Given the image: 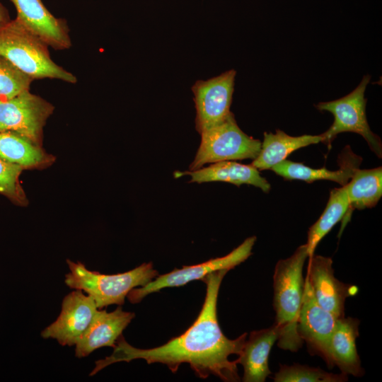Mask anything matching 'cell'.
Instances as JSON below:
<instances>
[{
    "label": "cell",
    "instance_id": "1",
    "mask_svg": "<svg viewBox=\"0 0 382 382\" xmlns=\"http://www.w3.org/2000/svg\"><path fill=\"white\" fill-rule=\"evenodd\" d=\"M227 272L215 271L202 279L207 286L203 306L196 320L182 335L163 345L145 349L132 347L121 335L112 354L97 361L90 376L116 362L141 359L148 364H166L173 373L177 371L180 365L187 363L201 378L212 374L224 381H239L236 360L230 361L228 357L240 354L247 334L230 340L222 332L217 320L219 287Z\"/></svg>",
    "mask_w": 382,
    "mask_h": 382
},
{
    "label": "cell",
    "instance_id": "2",
    "mask_svg": "<svg viewBox=\"0 0 382 382\" xmlns=\"http://www.w3.org/2000/svg\"><path fill=\"white\" fill-rule=\"evenodd\" d=\"M308 257L306 244L300 245L289 257L277 262L273 275L277 345L291 352L298 351L303 344L297 323L304 286L303 267Z\"/></svg>",
    "mask_w": 382,
    "mask_h": 382
},
{
    "label": "cell",
    "instance_id": "3",
    "mask_svg": "<svg viewBox=\"0 0 382 382\" xmlns=\"http://www.w3.org/2000/svg\"><path fill=\"white\" fill-rule=\"evenodd\" d=\"M48 45L16 18L0 26V55L35 79H52L76 83V77L56 64Z\"/></svg>",
    "mask_w": 382,
    "mask_h": 382
},
{
    "label": "cell",
    "instance_id": "4",
    "mask_svg": "<svg viewBox=\"0 0 382 382\" xmlns=\"http://www.w3.org/2000/svg\"><path fill=\"white\" fill-rule=\"evenodd\" d=\"M66 262L69 272L65 275V284L91 296L98 308L112 304L122 306L131 290L146 285L158 275L151 262L115 274L89 270L80 262L67 260Z\"/></svg>",
    "mask_w": 382,
    "mask_h": 382
},
{
    "label": "cell",
    "instance_id": "5",
    "mask_svg": "<svg viewBox=\"0 0 382 382\" xmlns=\"http://www.w3.org/2000/svg\"><path fill=\"white\" fill-rule=\"evenodd\" d=\"M201 141L190 170L207 163L219 161L255 159L262 142L243 132L231 112L218 125L200 133Z\"/></svg>",
    "mask_w": 382,
    "mask_h": 382
},
{
    "label": "cell",
    "instance_id": "6",
    "mask_svg": "<svg viewBox=\"0 0 382 382\" xmlns=\"http://www.w3.org/2000/svg\"><path fill=\"white\" fill-rule=\"evenodd\" d=\"M370 76H364L358 86L347 96L337 100L319 103L316 105L320 111H328L333 115L334 121L330 128L321 134V142L331 146L337 135L345 132L360 134L366 141L371 151L378 157L382 156L381 141L370 129L366 115V88Z\"/></svg>",
    "mask_w": 382,
    "mask_h": 382
},
{
    "label": "cell",
    "instance_id": "7",
    "mask_svg": "<svg viewBox=\"0 0 382 382\" xmlns=\"http://www.w3.org/2000/svg\"><path fill=\"white\" fill-rule=\"evenodd\" d=\"M54 110L52 103L30 90L0 99V132L17 134L42 146L44 127Z\"/></svg>",
    "mask_w": 382,
    "mask_h": 382
},
{
    "label": "cell",
    "instance_id": "8",
    "mask_svg": "<svg viewBox=\"0 0 382 382\" xmlns=\"http://www.w3.org/2000/svg\"><path fill=\"white\" fill-rule=\"evenodd\" d=\"M256 237L247 238L240 245L225 256L212 258L200 264L183 266L181 269L158 275L144 286L133 289L127 297L132 303L140 302L146 296L167 287L180 286L194 280H202L209 273L234 268L252 254Z\"/></svg>",
    "mask_w": 382,
    "mask_h": 382
},
{
    "label": "cell",
    "instance_id": "9",
    "mask_svg": "<svg viewBox=\"0 0 382 382\" xmlns=\"http://www.w3.org/2000/svg\"><path fill=\"white\" fill-rule=\"evenodd\" d=\"M236 71L233 69L192 86L196 109L195 127L200 134L224 120L231 113Z\"/></svg>",
    "mask_w": 382,
    "mask_h": 382
},
{
    "label": "cell",
    "instance_id": "10",
    "mask_svg": "<svg viewBox=\"0 0 382 382\" xmlns=\"http://www.w3.org/2000/svg\"><path fill=\"white\" fill-rule=\"evenodd\" d=\"M98 309L91 296L76 289L64 298L59 316L41 335L54 339L62 346L75 345Z\"/></svg>",
    "mask_w": 382,
    "mask_h": 382
},
{
    "label": "cell",
    "instance_id": "11",
    "mask_svg": "<svg viewBox=\"0 0 382 382\" xmlns=\"http://www.w3.org/2000/svg\"><path fill=\"white\" fill-rule=\"evenodd\" d=\"M317 302L307 277L304 280L297 332L309 350L328 361L329 342L337 320Z\"/></svg>",
    "mask_w": 382,
    "mask_h": 382
},
{
    "label": "cell",
    "instance_id": "12",
    "mask_svg": "<svg viewBox=\"0 0 382 382\" xmlns=\"http://www.w3.org/2000/svg\"><path fill=\"white\" fill-rule=\"evenodd\" d=\"M306 277L319 305L337 318L344 317L345 300L357 294L358 288L335 277L332 259L313 254L309 257Z\"/></svg>",
    "mask_w": 382,
    "mask_h": 382
},
{
    "label": "cell",
    "instance_id": "13",
    "mask_svg": "<svg viewBox=\"0 0 382 382\" xmlns=\"http://www.w3.org/2000/svg\"><path fill=\"white\" fill-rule=\"evenodd\" d=\"M17 11L16 19L27 29L55 50L71 47L66 21L54 17L41 0H11Z\"/></svg>",
    "mask_w": 382,
    "mask_h": 382
},
{
    "label": "cell",
    "instance_id": "14",
    "mask_svg": "<svg viewBox=\"0 0 382 382\" xmlns=\"http://www.w3.org/2000/svg\"><path fill=\"white\" fill-rule=\"evenodd\" d=\"M132 312L124 311L118 306L112 312L97 310L91 323L77 341L75 354L84 357L103 347H112L123 330L134 318Z\"/></svg>",
    "mask_w": 382,
    "mask_h": 382
},
{
    "label": "cell",
    "instance_id": "15",
    "mask_svg": "<svg viewBox=\"0 0 382 382\" xmlns=\"http://www.w3.org/2000/svg\"><path fill=\"white\" fill-rule=\"evenodd\" d=\"M359 321L354 318H338L331 335L327 364L337 366L344 374L361 376L364 370L357 353L356 340L359 336Z\"/></svg>",
    "mask_w": 382,
    "mask_h": 382
},
{
    "label": "cell",
    "instance_id": "16",
    "mask_svg": "<svg viewBox=\"0 0 382 382\" xmlns=\"http://www.w3.org/2000/svg\"><path fill=\"white\" fill-rule=\"evenodd\" d=\"M183 175L190 176V183L225 182L236 186L243 184L253 185L265 192L270 190V184L261 176L256 168L251 164L244 165L232 161L211 163L207 167L194 170L174 173L176 178Z\"/></svg>",
    "mask_w": 382,
    "mask_h": 382
},
{
    "label": "cell",
    "instance_id": "17",
    "mask_svg": "<svg viewBox=\"0 0 382 382\" xmlns=\"http://www.w3.org/2000/svg\"><path fill=\"white\" fill-rule=\"evenodd\" d=\"M279 332L274 323L269 328L254 330L245 340L242 350L236 359L244 369L243 381L264 382L271 374L268 358L271 349L277 340Z\"/></svg>",
    "mask_w": 382,
    "mask_h": 382
},
{
    "label": "cell",
    "instance_id": "18",
    "mask_svg": "<svg viewBox=\"0 0 382 382\" xmlns=\"http://www.w3.org/2000/svg\"><path fill=\"white\" fill-rule=\"evenodd\" d=\"M0 158L23 170L45 169L56 160L43 146L10 132H0Z\"/></svg>",
    "mask_w": 382,
    "mask_h": 382
},
{
    "label": "cell",
    "instance_id": "19",
    "mask_svg": "<svg viewBox=\"0 0 382 382\" xmlns=\"http://www.w3.org/2000/svg\"><path fill=\"white\" fill-rule=\"evenodd\" d=\"M320 141V134L292 137L280 129H277L274 134L265 132L259 154L251 165L258 170L270 169L285 160L293 151Z\"/></svg>",
    "mask_w": 382,
    "mask_h": 382
},
{
    "label": "cell",
    "instance_id": "20",
    "mask_svg": "<svg viewBox=\"0 0 382 382\" xmlns=\"http://www.w3.org/2000/svg\"><path fill=\"white\" fill-rule=\"evenodd\" d=\"M349 157V159L347 156L345 157V161L340 163L341 168L337 170H330L325 168H313L301 163L286 159L272 166L270 170L286 180H299L308 183L325 180L336 182L344 186L358 168L361 161H358L359 157L352 152Z\"/></svg>",
    "mask_w": 382,
    "mask_h": 382
},
{
    "label": "cell",
    "instance_id": "21",
    "mask_svg": "<svg viewBox=\"0 0 382 382\" xmlns=\"http://www.w3.org/2000/svg\"><path fill=\"white\" fill-rule=\"evenodd\" d=\"M349 202L347 221L350 209H364L374 207L382 196V168H357L344 185ZM345 214V215H346ZM345 218V217H344Z\"/></svg>",
    "mask_w": 382,
    "mask_h": 382
},
{
    "label": "cell",
    "instance_id": "22",
    "mask_svg": "<svg viewBox=\"0 0 382 382\" xmlns=\"http://www.w3.org/2000/svg\"><path fill=\"white\" fill-rule=\"evenodd\" d=\"M349 207L344 186L331 190L326 207L320 218L308 231L307 250L311 257L320 240L340 220L343 219Z\"/></svg>",
    "mask_w": 382,
    "mask_h": 382
},
{
    "label": "cell",
    "instance_id": "23",
    "mask_svg": "<svg viewBox=\"0 0 382 382\" xmlns=\"http://www.w3.org/2000/svg\"><path fill=\"white\" fill-rule=\"evenodd\" d=\"M347 375L332 374L320 368L294 364L281 366L274 377L275 382H344Z\"/></svg>",
    "mask_w": 382,
    "mask_h": 382
},
{
    "label": "cell",
    "instance_id": "24",
    "mask_svg": "<svg viewBox=\"0 0 382 382\" xmlns=\"http://www.w3.org/2000/svg\"><path fill=\"white\" fill-rule=\"evenodd\" d=\"M34 81L3 56L0 55V99L11 98L30 90Z\"/></svg>",
    "mask_w": 382,
    "mask_h": 382
},
{
    "label": "cell",
    "instance_id": "25",
    "mask_svg": "<svg viewBox=\"0 0 382 382\" xmlns=\"http://www.w3.org/2000/svg\"><path fill=\"white\" fill-rule=\"evenodd\" d=\"M23 170L21 167L0 158V195L16 205L26 207L28 199L20 181Z\"/></svg>",
    "mask_w": 382,
    "mask_h": 382
},
{
    "label": "cell",
    "instance_id": "26",
    "mask_svg": "<svg viewBox=\"0 0 382 382\" xmlns=\"http://www.w3.org/2000/svg\"><path fill=\"white\" fill-rule=\"evenodd\" d=\"M10 21L7 9L0 3V26Z\"/></svg>",
    "mask_w": 382,
    "mask_h": 382
}]
</instances>
